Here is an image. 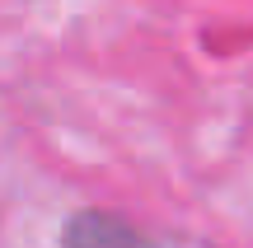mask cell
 <instances>
[{"mask_svg":"<svg viewBox=\"0 0 253 248\" xmlns=\"http://www.w3.org/2000/svg\"><path fill=\"white\" fill-rule=\"evenodd\" d=\"M66 248H155L141 230H131L118 215L103 211H80L66 225Z\"/></svg>","mask_w":253,"mask_h":248,"instance_id":"obj_1","label":"cell"}]
</instances>
